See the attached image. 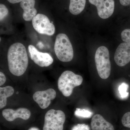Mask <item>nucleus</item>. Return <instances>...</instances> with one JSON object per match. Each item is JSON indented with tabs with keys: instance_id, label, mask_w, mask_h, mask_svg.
I'll return each instance as SVG.
<instances>
[{
	"instance_id": "18",
	"label": "nucleus",
	"mask_w": 130,
	"mask_h": 130,
	"mask_svg": "<svg viewBox=\"0 0 130 130\" xmlns=\"http://www.w3.org/2000/svg\"><path fill=\"white\" fill-rule=\"evenodd\" d=\"M8 10L7 7L3 4H0V21H2L7 16Z\"/></svg>"
},
{
	"instance_id": "22",
	"label": "nucleus",
	"mask_w": 130,
	"mask_h": 130,
	"mask_svg": "<svg viewBox=\"0 0 130 130\" xmlns=\"http://www.w3.org/2000/svg\"><path fill=\"white\" fill-rule=\"evenodd\" d=\"M6 81V78L5 74L3 73L0 72V86H1L5 84Z\"/></svg>"
},
{
	"instance_id": "8",
	"label": "nucleus",
	"mask_w": 130,
	"mask_h": 130,
	"mask_svg": "<svg viewBox=\"0 0 130 130\" xmlns=\"http://www.w3.org/2000/svg\"><path fill=\"white\" fill-rule=\"evenodd\" d=\"M91 4L94 5L97 8L99 17L107 19L113 13L115 8L114 0H89Z\"/></svg>"
},
{
	"instance_id": "21",
	"label": "nucleus",
	"mask_w": 130,
	"mask_h": 130,
	"mask_svg": "<svg viewBox=\"0 0 130 130\" xmlns=\"http://www.w3.org/2000/svg\"><path fill=\"white\" fill-rule=\"evenodd\" d=\"M71 130H90L89 125L85 124H78L74 126Z\"/></svg>"
},
{
	"instance_id": "15",
	"label": "nucleus",
	"mask_w": 130,
	"mask_h": 130,
	"mask_svg": "<svg viewBox=\"0 0 130 130\" xmlns=\"http://www.w3.org/2000/svg\"><path fill=\"white\" fill-rule=\"evenodd\" d=\"M69 11L73 15H78L83 11L86 0H70Z\"/></svg>"
},
{
	"instance_id": "25",
	"label": "nucleus",
	"mask_w": 130,
	"mask_h": 130,
	"mask_svg": "<svg viewBox=\"0 0 130 130\" xmlns=\"http://www.w3.org/2000/svg\"><path fill=\"white\" fill-rule=\"evenodd\" d=\"M28 130H40L39 128L36 127H32L30 128Z\"/></svg>"
},
{
	"instance_id": "3",
	"label": "nucleus",
	"mask_w": 130,
	"mask_h": 130,
	"mask_svg": "<svg viewBox=\"0 0 130 130\" xmlns=\"http://www.w3.org/2000/svg\"><path fill=\"white\" fill-rule=\"evenodd\" d=\"M83 80L80 75L71 71H65L58 79V89L64 96L68 97L72 94L73 89L81 85Z\"/></svg>"
},
{
	"instance_id": "5",
	"label": "nucleus",
	"mask_w": 130,
	"mask_h": 130,
	"mask_svg": "<svg viewBox=\"0 0 130 130\" xmlns=\"http://www.w3.org/2000/svg\"><path fill=\"white\" fill-rule=\"evenodd\" d=\"M65 121L66 115L63 111L50 109L44 116L43 130H63Z\"/></svg>"
},
{
	"instance_id": "19",
	"label": "nucleus",
	"mask_w": 130,
	"mask_h": 130,
	"mask_svg": "<svg viewBox=\"0 0 130 130\" xmlns=\"http://www.w3.org/2000/svg\"><path fill=\"white\" fill-rule=\"evenodd\" d=\"M121 122L124 126L130 128V112L124 114L121 119Z\"/></svg>"
},
{
	"instance_id": "16",
	"label": "nucleus",
	"mask_w": 130,
	"mask_h": 130,
	"mask_svg": "<svg viewBox=\"0 0 130 130\" xmlns=\"http://www.w3.org/2000/svg\"><path fill=\"white\" fill-rule=\"evenodd\" d=\"M74 114L77 117L89 118L92 116L93 113L87 109L77 108L74 111Z\"/></svg>"
},
{
	"instance_id": "23",
	"label": "nucleus",
	"mask_w": 130,
	"mask_h": 130,
	"mask_svg": "<svg viewBox=\"0 0 130 130\" xmlns=\"http://www.w3.org/2000/svg\"><path fill=\"white\" fill-rule=\"evenodd\" d=\"M120 4L123 6H126L130 4V0H119Z\"/></svg>"
},
{
	"instance_id": "10",
	"label": "nucleus",
	"mask_w": 130,
	"mask_h": 130,
	"mask_svg": "<svg viewBox=\"0 0 130 130\" xmlns=\"http://www.w3.org/2000/svg\"><path fill=\"white\" fill-rule=\"evenodd\" d=\"M114 60L118 66H124L130 62V44L122 43L116 49Z\"/></svg>"
},
{
	"instance_id": "14",
	"label": "nucleus",
	"mask_w": 130,
	"mask_h": 130,
	"mask_svg": "<svg viewBox=\"0 0 130 130\" xmlns=\"http://www.w3.org/2000/svg\"><path fill=\"white\" fill-rule=\"evenodd\" d=\"M14 89L11 86L0 88V108L2 109L6 106L7 98L13 95Z\"/></svg>"
},
{
	"instance_id": "20",
	"label": "nucleus",
	"mask_w": 130,
	"mask_h": 130,
	"mask_svg": "<svg viewBox=\"0 0 130 130\" xmlns=\"http://www.w3.org/2000/svg\"><path fill=\"white\" fill-rule=\"evenodd\" d=\"M121 39L125 42L130 44V29H126L121 33Z\"/></svg>"
},
{
	"instance_id": "17",
	"label": "nucleus",
	"mask_w": 130,
	"mask_h": 130,
	"mask_svg": "<svg viewBox=\"0 0 130 130\" xmlns=\"http://www.w3.org/2000/svg\"><path fill=\"white\" fill-rule=\"evenodd\" d=\"M128 88V85L124 83L121 84L119 86V93L122 98H126L128 96L129 93L127 92Z\"/></svg>"
},
{
	"instance_id": "13",
	"label": "nucleus",
	"mask_w": 130,
	"mask_h": 130,
	"mask_svg": "<svg viewBox=\"0 0 130 130\" xmlns=\"http://www.w3.org/2000/svg\"><path fill=\"white\" fill-rule=\"evenodd\" d=\"M91 126L92 130H115L112 124L106 121L101 115L98 114L92 117Z\"/></svg>"
},
{
	"instance_id": "2",
	"label": "nucleus",
	"mask_w": 130,
	"mask_h": 130,
	"mask_svg": "<svg viewBox=\"0 0 130 130\" xmlns=\"http://www.w3.org/2000/svg\"><path fill=\"white\" fill-rule=\"evenodd\" d=\"M54 49L57 58L62 62H70L73 59V48L69 38L66 34L59 33L57 35Z\"/></svg>"
},
{
	"instance_id": "24",
	"label": "nucleus",
	"mask_w": 130,
	"mask_h": 130,
	"mask_svg": "<svg viewBox=\"0 0 130 130\" xmlns=\"http://www.w3.org/2000/svg\"><path fill=\"white\" fill-rule=\"evenodd\" d=\"M8 2L12 4H15V3H19L21 2L23 0H7Z\"/></svg>"
},
{
	"instance_id": "9",
	"label": "nucleus",
	"mask_w": 130,
	"mask_h": 130,
	"mask_svg": "<svg viewBox=\"0 0 130 130\" xmlns=\"http://www.w3.org/2000/svg\"><path fill=\"white\" fill-rule=\"evenodd\" d=\"M56 96L55 90L50 88L45 90L36 91L33 94L32 98L41 109H45L51 104V100H54Z\"/></svg>"
},
{
	"instance_id": "4",
	"label": "nucleus",
	"mask_w": 130,
	"mask_h": 130,
	"mask_svg": "<svg viewBox=\"0 0 130 130\" xmlns=\"http://www.w3.org/2000/svg\"><path fill=\"white\" fill-rule=\"evenodd\" d=\"M95 61L98 73L101 78L106 79L110 76L111 64L109 51L106 47L101 46L96 51Z\"/></svg>"
},
{
	"instance_id": "7",
	"label": "nucleus",
	"mask_w": 130,
	"mask_h": 130,
	"mask_svg": "<svg viewBox=\"0 0 130 130\" xmlns=\"http://www.w3.org/2000/svg\"><path fill=\"white\" fill-rule=\"evenodd\" d=\"M28 50L31 59L38 66L47 67L53 63V59L49 54L40 52L33 45H29Z\"/></svg>"
},
{
	"instance_id": "11",
	"label": "nucleus",
	"mask_w": 130,
	"mask_h": 130,
	"mask_svg": "<svg viewBox=\"0 0 130 130\" xmlns=\"http://www.w3.org/2000/svg\"><path fill=\"white\" fill-rule=\"evenodd\" d=\"M2 115L3 118L7 121H12L18 118L27 120L30 118L31 113L27 108H19L16 110L11 108L3 109Z\"/></svg>"
},
{
	"instance_id": "12",
	"label": "nucleus",
	"mask_w": 130,
	"mask_h": 130,
	"mask_svg": "<svg viewBox=\"0 0 130 130\" xmlns=\"http://www.w3.org/2000/svg\"><path fill=\"white\" fill-rule=\"evenodd\" d=\"M35 3V0H23L20 2V7L23 10V18L25 21H31L37 14Z\"/></svg>"
},
{
	"instance_id": "1",
	"label": "nucleus",
	"mask_w": 130,
	"mask_h": 130,
	"mask_svg": "<svg viewBox=\"0 0 130 130\" xmlns=\"http://www.w3.org/2000/svg\"><path fill=\"white\" fill-rule=\"evenodd\" d=\"M7 57L10 72L16 76L23 75L28 65V54L24 45L20 42L11 44L8 48Z\"/></svg>"
},
{
	"instance_id": "6",
	"label": "nucleus",
	"mask_w": 130,
	"mask_h": 130,
	"mask_svg": "<svg viewBox=\"0 0 130 130\" xmlns=\"http://www.w3.org/2000/svg\"><path fill=\"white\" fill-rule=\"evenodd\" d=\"M32 26L38 32L42 35L51 36L54 34L55 28L46 15L38 13L32 20Z\"/></svg>"
}]
</instances>
